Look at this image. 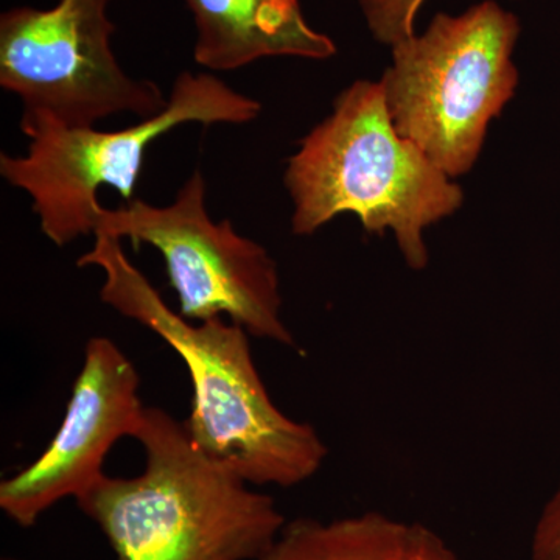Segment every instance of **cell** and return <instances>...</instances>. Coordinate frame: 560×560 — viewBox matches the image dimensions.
<instances>
[{"instance_id": "6da1fadb", "label": "cell", "mask_w": 560, "mask_h": 560, "mask_svg": "<svg viewBox=\"0 0 560 560\" xmlns=\"http://www.w3.org/2000/svg\"><path fill=\"white\" fill-rule=\"evenodd\" d=\"M94 237L77 265L103 272V304L158 335L189 371L194 396L184 423L194 444L250 486L294 488L315 477L329 448L315 427L276 407L248 331L226 318H184L128 259L120 238Z\"/></svg>"}, {"instance_id": "7a4b0ae2", "label": "cell", "mask_w": 560, "mask_h": 560, "mask_svg": "<svg viewBox=\"0 0 560 560\" xmlns=\"http://www.w3.org/2000/svg\"><path fill=\"white\" fill-rule=\"evenodd\" d=\"M138 477L103 475L77 499L117 560H259L287 521L271 495L206 456L186 423L147 407Z\"/></svg>"}, {"instance_id": "3957f363", "label": "cell", "mask_w": 560, "mask_h": 560, "mask_svg": "<svg viewBox=\"0 0 560 560\" xmlns=\"http://www.w3.org/2000/svg\"><path fill=\"white\" fill-rule=\"evenodd\" d=\"M283 183L294 234H315L340 213H355L372 234L393 231L412 270L429 264L425 228L464 200L463 190L396 131L382 83L372 81L341 92L331 116L301 140Z\"/></svg>"}, {"instance_id": "277c9868", "label": "cell", "mask_w": 560, "mask_h": 560, "mask_svg": "<svg viewBox=\"0 0 560 560\" xmlns=\"http://www.w3.org/2000/svg\"><path fill=\"white\" fill-rule=\"evenodd\" d=\"M256 98L232 90L212 73L180 72L167 108L117 131L70 127L38 113H22L28 139L22 156L0 154V176L31 197L40 232L62 246L95 234L98 190L113 187L125 201L136 186L149 147L180 125H245L259 117Z\"/></svg>"}, {"instance_id": "5b68a950", "label": "cell", "mask_w": 560, "mask_h": 560, "mask_svg": "<svg viewBox=\"0 0 560 560\" xmlns=\"http://www.w3.org/2000/svg\"><path fill=\"white\" fill-rule=\"evenodd\" d=\"M518 35L517 18L486 0L460 16L436 14L422 36L393 46L381 81L390 120L448 178L474 167L490 120L514 95Z\"/></svg>"}, {"instance_id": "8992f818", "label": "cell", "mask_w": 560, "mask_h": 560, "mask_svg": "<svg viewBox=\"0 0 560 560\" xmlns=\"http://www.w3.org/2000/svg\"><path fill=\"white\" fill-rule=\"evenodd\" d=\"M206 194L205 176L195 171L168 206L140 200L119 209L102 206L95 234L160 250L184 318H226L249 337L296 349L282 318L278 264L230 220L210 219Z\"/></svg>"}, {"instance_id": "52a82bcc", "label": "cell", "mask_w": 560, "mask_h": 560, "mask_svg": "<svg viewBox=\"0 0 560 560\" xmlns=\"http://www.w3.org/2000/svg\"><path fill=\"white\" fill-rule=\"evenodd\" d=\"M109 0H60L49 10L18 7L0 16V86L25 113L70 127L116 114L149 119L168 98L154 81L132 79L116 55Z\"/></svg>"}, {"instance_id": "ba28073f", "label": "cell", "mask_w": 560, "mask_h": 560, "mask_svg": "<svg viewBox=\"0 0 560 560\" xmlns=\"http://www.w3.org/2000/svg\"><path fill=\"white\" fill-rule=\"evenodd\" d=\"M139 372L113 340L92 337L57 433L38 458L0 482V510L32 528L55 504L79 499L105 471L121 438H135L145 405Z\"/></svg>"}, {"instance_id": "9c48e42d", "label": "cell", "mask_w": 560, "mask_h": 560, "mask_svg": "<svg viewBox=\"0 0 560 560\" xmlns=\"http://www.w3.org/2000/svg\"><path fill=\"white\" fill-rule=\"evenodd\" d=\"M194 14L197 65L212 72L245 68L268 57L327 60L329 36L313 31L300 0H184Z\"/></svg>"}, {"instance_id": "30bf717a", "label": "cell", "mask_w": 560, "mask_h": 560, "mask_svg": "<svg viewBox=\"0 0 560 560\" xmlns=\"http://www.w3.org/2000/svg\"><path fill=\"white\" fill-rule=\"evenodd\" d=\"M411 525L381 512L287 522L259 560H401Z\"/></svg>"}, {"instance_id": "8fae6325", "label": "cell", "mask_w": 560, "mask_h": 560, "mask_svg": "<svg viewBox=\"0 0 560 560\" xmlns=\"http://www.w3.org/2000/svg\"><path fill=\"white\" fill-rule=\"evenodd\" d=\"M423 2L425 0H359L372 35L389 46L415 35L412 24Z\"/></svg>"}, {"instance_id": "7c38bea8", "label": "cell", "mask_w": 560, "mask_h": 560, "mask_svg": "<svg viewBox=\"0 0 560 560\" xmlns=\"http://www.w3.org/2000/svg\"><path fill=\"white\" fill-rule=\"evenodd\" d=\"M530 559L560 560V482L536 523L530 541Z\"/></svg>"}, {"instance_id": "4fadbf2b", "label": "cell", "mask_w": 560, "mask_h": 560, "mask_svg": "<svg viewBox=\"0 0 560 560\" xmlns=\"http://www.w3.org/2000/svg\"><path fill=\"white\" fill-rule=\"evenodd\" d=\"M401 560H459L434 530L411 525L410 540Z\"/></svg>"}, {"instance_id": "5bb4252c", "label": "cell", "mask_w": 560, "mask_h": 560, "mask_svg": "<svg viewBox=\"0 0 560 560\" xmlns=\"http://www.w3.org/2000/svg\"><path fill=\"white\" fill-rule=\"evenodd\" d=\"M2 560H22V559H14V558H3Z\"/></svg>"}]
</instances>
